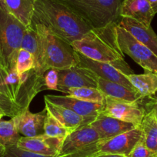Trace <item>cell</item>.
<instances>
[{
    "instance_id": "30bf717a",
    "label": "cell",
    "mask_w": 157,
    "mask_h": 157,
    "mask_svg": "<svg viewBox=\"0 0 157 157\" xmlns=\"http://www.w3.org/2000/svg\"><path fill=\"white\" fill-rule=\"evenodd\" d=\"M58 91L66 94L70 88H98L99 77L93 71L86 68L78 66H71L67 69L58 70Z\"/></svg>"
},
{
    "instance_id": "f546056e",
    "label": "cell",
    "mask_w": 157,
    "mask_h": 157,
    "mask_svg": "<svg viewBox=\"0 0 157 157\" xmlns=\"http://www.w3.org/2000/svg\"><path fill=\"white\" fill-rule=\"evenodd\" d=\"M127 157H154V155L146 146L142 136L141 139L135 145Z\"/></svg>"
},
{
    "instance_id": "9c48e42d",
    "label": "cell",
    "mask_w": 157,
    "mask_h": 157,
    "mask_svg": "<svg viewBox=\"0 0 157 157\" xmlns=\"http://www.w3.org/2000/svg\"><path fill=\"white\" fill-rule=\"evenodd\" d=\"M99 141V136L90 123L83 125L69 132L63 140L58 155L65 157L85 150Z\"/></svg>"
},
{
    "instance_id": "d6986e66",
    "label": "cell",
    "mask_w": 157,
    "mask_h": 157,
    "mask_svg": "<svg viewBox=\"0 0 157 157\" xmlns=\"http://www.w3.org/2000/svg\"><path fill=\"white\" fill-rule=\"evenodd\" d=\"M155 15L147 0H123L122 2L121 18H130L149 27Z\"/></svg>"
},
{
    "instance_id": "d590c367",
    "label": "cell",
    "mask_w": 157,
    "mask_h": 157,
    "mask_svg": "<svg viewBox=\"0 0 157 157\" xmlns=\"http://www.w3.org/2000/svg\"><path fill=\"white\" fill-rule=\"evenodd\" d=\"M6 155V147L0 144V157H5Z\"/></svg>"
},
{
    "instance_id": "ab89813d",
    "label": "cell",
    "mask_w": 157,
    "mask_h": 157,
    "mask_svg": "<svg viewBox=\"0 0 157 157\" xmlns=\"http://www.w3.org/2000/svg\"><path fill=\"white\" fill-rule=\"evenodd\" d=\"M155 73H156V75H157V72H155Z\"/></svg>"
},
{
    "instance_id": "4dcf8cb0",
    "label": "cell",
    "mask_w": 157,
    "mask_h": 157,
    "mask_svg": "<svg viewBox=\"0 0 157 157\" xmlns=\"http://www.w3.org/2000/svg\"><path fill=\"white\" fill-rule=\"evenodd\" d=\"M0 107L5 112L6 116L9 117L13 118L21 113L19 109L13 101L2 96H0Z\"/></svg>"
},
{
    "instance_id": "44dd1931",
    "label": "cell",
    "mask_w": 157,
    "mask_h": 157,
    "mask_svg": "<svg viewBox=\"0 0 157 157\" xmlns=\"http://www.w3.org/2000/svg\"><path fill=\"white\" fill-rule=\"evenodd\" d=\"M98 89L105 97L113 98L129 102H138L144 99L137 91L129 90L127 87L116 82L98 78Z\"/></svg>"
},
{
    "instance_id": "ffe728a7",
    "label": "cell",
    "mask_w": 157,
    "mask_h": 157,
    "mask_svg": "<svg viewBox=\"0 0 157 157\" xmlns=\"http://www.w3.org/2000/svg\"><path fill=\"white\" fill-rule=\"evenodd\" d=\"M140 126L146 146L157 157V107L154 99Z\"/></svg>"
},
{
    "instance_id": "2e32d148",
    "label": "cell",
    "mask_w": 157,
    "mask_h": 157,
    "mask_svg": "<svg viewBox=\"0 0 157 157\" xmlns=\"http://www.w3.org/2000/svg\"><path fill=\"white\" fill-rule=\"evenodd\" d=\"M90 124L98 132L100 141L109 140L138 126L132 123L123 122L116 118L102 114H99L95 118Z\"/></svg>"
},
{
    "instance_id": "836d02e7",
    "label": "cell",
    "mask_w": 157,
    "mask_h": 157,
    "mask_svg": "<svg viewBox=\"0 0 157 157\" xmlns=\"http://www.w3.org/2000/svg\"><path fill=\"white\" fill-rule=\"evenodd\" d=\"M93 157H127L126 155H120V154L106 153V152H97L93 155Z\"/></svg>"
},
{
    "instance_id": "83f0119b",
    "label": "cell",
    "mask_w": 157,
    "mask_h": 157,
    "mask_svg": "<svg viewBox=\"0 0 157 157\" xmlns=\"http://www.w3.org/2000/svg\"><path fill=\"white\" fill-rule=\"evenodd\" d=\"M34 56L28 51L20 49L17 55L16 62V69L19 74L27 72L30 69H34Z\"/></svg>"
},
{
    "instance_id": "7402d4cb",
    "label": "cell",
    "mask_w": 157,
    "mask_h": 157,
    "mask_svg": "<svg viewBox=\"0 0 157 157\" xmlns=\"http://www.w3.org/2000/svg\"><path fill=\"white\" fill-rule=\"evenodd\" d=\"M129 82L143 97H150L157 92V75L155 72H146L144 74L127 75Z\"/></svg>"
},
{
    "instance_id": "d4e9b609",
    "label": "cell",
    "mask_w": 157,
    "mask_h": 157,
    "mask_svg": "<svg viewBox=\"0 0 157 157\" xmlns=\"http://www.w3.org/2000/svg\"><path fill=\"white\" fill-rule=\"evenodd\" d=\"M66 95L73 96L81 100L93 102H105V96L98 88L78 87L68 90Z\"/></svg>"
},
{
    "instance_id": "5b68a950",
    "label": "cell",
    "mask_w": 157,
    "mask_h": 157,
    "mask_svg": "<svg viewBox=\"0 0 157 157\" xmlns=\"http://www.w3.org/2000/svg\"><path fill=\"white\" fill-rule=\"evenodd\" d=\"M26 27L10 13L6 4L0 5V66L6 72L16 68Z\"/></svg>"
},
{
    "instance_id": "ac0fdd59",
    "label": "cell",
    "mask_w": 157,
    "mask_h": 157,
    "mask_svg": "<svg viewBox=\"0 0 157 157\" xmlns=\"http://www.w3.org/2000/svg\"><path fill=\"white\" fill-rule=\"evenodd\" d=\"M44 101L45 108L46 110L66 129H69L70 132L83 125L92 123L95 120V118H88L80 116L69 109L52 103L47 99H44Z\"/></svg>"
},
{
    "instance_id": "f35d334b",
    "label": "cell",
    "mask_w": 157,
    "mask_h": 157,
    "mask_svg": "<svg viewBox=\"0 0 157 157\" xmlns=\"http://www.w3.org/2000/svg\"><path fill=\"white\" fill-rule=\"evenodd\" d=\"M2 4H6L5 0H0V5H2Z\"/></svg>"
},
{
    "instance_id": "8fae6325",
    "label": "cell",
    "mask_w": 157,
    "mask_h": 157,
    "mask_svg": "<svg viewBox=\"0 0 157 157\" xmlns=\"http://www.w3.org/2000/svg\"><path fill=\"white\" fill-rule=\"evenodd\" d=\"M75 55H76L78 66L90 69L99 78L116 82L127 87L129 90L136 91L129 82V78H127V75H126L124 72H122L120 69L116 68L113 65L91 59L76 51H75Z\"/></svg>"
},
{
    "instance_id": "484cf974",
    "label": "cell",
    "mask_w": 157,
    "mask_h": 157,
    "mask_svg": "<svg viewBox=\"0 0 157 157\" xmlns=\"http://www.w3.org/2000/svg\"><path fill=\"white\" fill-rule=\"evenodd\" d=\"M21 49L28 51L34 56L36 67L39 60V45L37 33L33 25L26 27V29L24 33Z\"/></svg>"
},
{
    "instance_id": "8992f818",
    "label": "cell",
    "mask_w": 157,
    "mask_h": 157,
    "mask_svg": "<svg viewBox=\"0 0 157 157\" xmlns=\"http://www.w3.org/2000/svg\"><path fill=\"white\" fill-rule=\"evenodd\" d=\"M116 38L120 49L130 56L146 72H157V56L143 43L137 41L126 30L116 25Z\"/></svg>"
},
{
    "instance_id": "3957f363",
    "label": "cell",
    "mask_w": 157,
    "mask_h": 157,
    "mask_svg": "<svg viewBox=\"0 0 157 157\" xmlns=\"http://www.w3.org/2000/svg\"><path fill=\"white\" fill-rule=\"evenodd\" d=\"M38 35L39 60L34 68L39 74L45 75L52 69H64L77 66L75 50L72 46L52 33L44 25L32 20Z\"/></svg>"
},
{
    "instance_id": "5bb4252c",
    "label": "cell",
    "mask_w": 157,
    "mask_h": 157,
    "mask_svg": "<svg viewBox=\"0 0 157 157\" xmlns=\"http://www.w3.org/2000/svg\"><path fill=\"white\" fill-rule=\"evenodd\" d=\"M63 140V139L48 136L46 134L35 137L21 136L16 146L35 153L56 157L58 155Z\"/></svg>"
},
{
    "instance_id": "4316f807",
    "label": "cell",
    "mask_w": 157,
    "mask_h": 157,
    "mask_svg": "<svg viewBox=\"0 0 157 157\" xmlns=\"http://www.w3.org/2000/svg\"><path fill=\"white\" fill-rule=\"evenodd\" d=\"M44 130L45 134L48 136L59 139H64L70 132L48 111L45 120Z\"/></svg>"
},
{
    "instance_id": "d6a6232c",
    "label": "cell",
    "mask_w": 157,
    "mask_h": 157,
    "mask_svg": "<svg viewBox=\"0 0 157 157\" xmlns=\"http://www.w3.org/2000/svg\"><path fill=\"white\" fill-rule=\"evenodd\" d=\"M5 73L6 71L1 67V66H0V96H3V97L7 98V99L13 101L11 96H10V92H9L8 89H7L6 87V85L5 78H5Z\"/></svg>"
},
{
    "instance_id": "8d00e7d4",
    "label": "cell",
    "mask_w": 157,
    "mask_h": 157,
    "mask_svg": "<svg viewBox=\"0 0 157 157\" xmlns=\"http://www.w3.org/2000/svg\"><path fill=\"white\" fill-rule=\"evenodd\" d=\"M4 116H6V114L5 112L3 111V109L0 107V121L2 120V119Z\"/></svg>"
},
{
    "instance_id": "603a6c76",
    "label": "cell",
    "mask_w": 157,
    "mask_h": 157,
    "mask_svg": "<svg viewBox=\"0 0 157 157\" xmlns=\"http://www.w3.org/2000/svg\"><path fill=\"white\" fill-rule=\"evenodd\" d=\"M36 0H5L7 9L25 26H29L33 20Z\"/></svg>"
},
{
    "instance_id": "1f68e13d",
    "label": "cell",
    "mask_w": 157,
    "mask_h": 157,
    "mask_svg": "<svg viewBox=\"0 0 157 157\" xmlns=\"http://www.w3.org/2000/svg\"><path fill=\"white\" fill-rule=\"evenodd\" d=\"M45 86L47 90H56L58 91V80L59 75L58 70L52 69L48 70L45 73Z\"/></svg>"
},
{
    "instance_id": "52a82bcc",
    "label": "cell",
    "mask_w": 157,
    "mask_h": 157,
    "mask_svg": "<svg viewBox=\"0 0 157 157\" xmlns=\"http://www.w3.org/2000/svg\"><path fill=\"white\" fill-rule=\"evenodd\" d=\"M138 102H129L110 97H105V105L101 114L111 116L117 120L126 123H130L136 126H140L143 117L146 115L152 101V96L147 107L144 106L145 99Z\"/></svg>"
},
{
    "instance_id": "e575fe53",
    "label": "cell",
    "mask_w": 157,
    "mask_h": 157,
    "mask_svg": "<svg viewBox=\"0 0 157 157\" xmlns=\"http://www.w3.org/2000/svg\"><path fill=\"white\" fill-rule=\"evenodd\" d=\"M149 3L150 4L151 7H152V10L154 11V13L156 14L157 13V0H147Z\"/></svg>"
},
{
    "instance_id": "f1b7e54d",
    "label": "cell",
    "mask_w": 157,
    "mask_h": 157,
    "mask_svg": "<svg viewBox=\"0 0 157 157\" xmlns=\"http://www.w3.org/2000/svg\"><path fill=\"white\" fill-rule=\"evenodd\" d=\"M5 157H55L50 155H42V154L35 153L29 151L24 150L16 146H12L6 147Z\"/></svg>"
},
{
    "instance_id": "e0dca14e",
    "label": "cell",
    "mask_w": 157,
    "mask_h": 157,
    "mask_svg": "<svg viewBox=\"0 0 157 157\" xmlns=\"http://www.w3.org/2000/svg\"><path fill=\"white\" fill-rule=\"evenodd\" d=\"M118 25L157 56V35L152 27L146 26L138 21L128 17H122Z\"/></svg>"
},
{
    "instance_id": "7c38bea8",
    "label": "cell",
    "mask_w": 157,
    "mask_h": 157,
    "mask_svg": "<svg viewBox=\"0 0 157 157\" xmlns=\"http://www.w3.org/2000/svg\"><path fill=\"white\" fill-rule=\"evenodd\" d=\"M143 136L140 126L99 143V152L120 154L127 156Z\"/></svg>"
},
{
    "instance_id": "4fadbf2b",
    "label": "cell",
    "mask_w": 157,
    "mask_h": 157,
    "mask_svg": "<svg viewBox=\"0 0 157 157\" xmlns=\"http://www.w3.org/2000/svg\"><path fill=\"white\" fill-rule=\"evenodd\" d=\"M45 99L52 103L68 108L77 114L84 117L96 118L101 114L104 109L105 102H93L81 100L71 96H55L46 95Z\"/></svg>"
},
{
    "instance_id": "74e56055",
    "label": "cell",
    "mask_w": 157,
    "mask_h": 157,
    "mask_svg": "<svg viewBox=\"0 0 157 157\" xmlns=\"http://www.w3.org/2000/svg\"><path fill=\"white\" fill-rule=\"evenodd\" d=\"M152 97H153L154 101H155V105H156V107H157V92L155 93V94L153 95V96H152Z\"/></svg>"
},
{
    "instance_id": "cb8c5ba5",
    "label": "cell",
    "mask_w": 157,
    "mask_h": 157,
    "mask_svg": "<svg viewBox=\"0 0 157 157\" xmlns=\"http://www.w3.org/2000/svg\"><path fill=\"white\" fill-rule=\"evenodd\" d=\"M22 136L19 132L16 118L0 121V144L5 147L16 146Z\"/></svg>"
},
{
    "instance_id": "6da1fadb",
    "label": "cell",
    "mask_w": 157,
    "mask_h": 157,
    "mask_svg": "<svg viewBox=\"0 0 157 157\" xmlns=\"http://www.w3.org/2000/svg\"><path fill=\"white\" fill-rule=\"evenodd\" d=\"M33 20L44 25L69 44L82 39L93 29L58 0H36Z\"/></svg>"
},
{
    "instance_id": "7a4b0ae2",
    "label": "cell",
    "mask_w": 157,
    "mask_h": 157,
    "mask_svg": "<svg viewBox=\"0 0 157 157\" xmlns=\"http://www.w3.org/2000/svg\"><path fill=\"white\" fill-rule=\"evenodd\" d=\"M116 25L117 23L93 29L84 37L71 45L76 52L85 56L96 61L110 63L126 75H129L133 72L125 61L124 53L118 44Z\"/></svg>"
},
{
    "instance_id": "277c9868",
    "label": "cell",
    "mask_w": 157,
    "mask_h": 157,
    "mask_svg": "<svg viewBox=\"0 0 157 157\" xmlns=\"http://www.w3.org/2000/svg\"><path fill=\"white\" fill-rule=\"evenodd\" d=\"M93 29L119 23L122 0H58Z\"/></svg>"
},
{
    "instance_id": "9a60e30c",
    "label": "cell",
    "mask_w": 157,
    "mask_h": 157,
    "mask_svg": "<svg viewBox=\"0 0 157 157\" xmlns=\"http://www.w3.org/2000/svg\"><path fill=\"white\" fill-rule=\"evenodd\" d=\"M47 110L46 108L37 113H31L28 109L14 116L20 135L25 137H35L45 134L44 125Z\"/></svg>"
},
{
    "instance_id": "ba28073f",
    "label": "cell",
    "mask_w": 157,
    "mask_h": 157,
    "mask_svg": "<svg viewBox=\"0 0 157 157\" xmlns=\"http://www.w3.org/2000/svg\"><path fill=\"white\" fill-rule=\"evenodd\" d=\"M19 81L15 103L20 112L28 109L36 95L46 90L44 75L38 73L35 69L19 74Z\"/></svg>"
}]
</instances>
